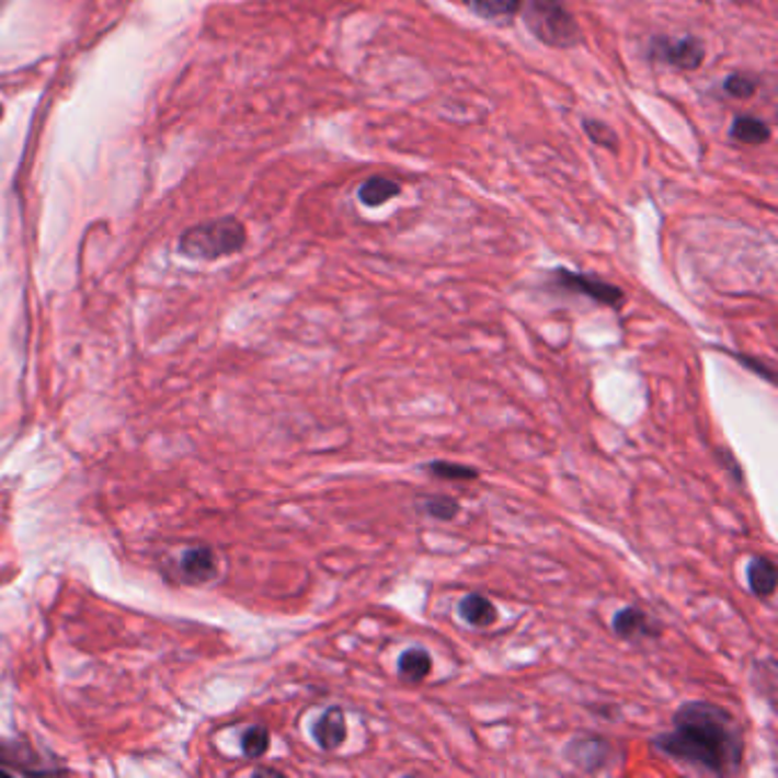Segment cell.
I'll return each instance as SVG.
<instances>
[{"label":"cell","mask_w":778,"mask_h":778,"mask_svg":"<svg viewBox=\"0 0 778 778\" xmlns=\"http://www.w3.org/2000/svg\"><path fill=\"white\" fill-rule=\"evenodd\" d=\"M651 60L664 62L680 71L699 69L706 60V46L697 37H655L649 46Z\"/></svg>","instance_id":"cell-6"},{"label":"cell","mask_w":778,"mask_h":778,"mask_svg":"<svg viewBox=\"0 0 778 778\" xmlns=\"http://www.w3.org/2000/svg\"><path fill=\"white\" fill-rule=\"evenodd\" d=\"M724 90L735 96V99H748V96H754L756 90H758V82L754 78H746L742 73H733L726 82H724Z\"/></svg>","instance_id":"cell-20"},{"label":"cell","mask_w":778,"mask_h":778,"mask_svg":"<svg viewBox=\"0 0 778 778\" xmlns=\"http://www.w3.org/2000/svg\"><path fill=\"white\" fill-rule=\"evenodd\" d=\"M582 126H585V133L590 135V140H592L594 145H598V147H603V149H607V151H617L619 140H617L615 130L609 128L607 124H603V122H598V119H585V124H582Z\"/></svg>","instance_id":"cell-19"},{"label":"cell","mask_w":778,"mask_h":778,"mask_svg":"<svg viewBox=\"0 0 778 778\" xmlns=\"http://www.w3.org/2000/svg\"><path fill=\"white\" fill-rule=\"evenodd\" d=\"M459 617L472 628H489L497 621V607L482 594H468L459 600Z\"/></svg>","instance_id":"cell-11"},{"label":"cell","mask_w":778,"mask_h":778,"mask_svg":"<svg viewBox=\"0 0 778 778\" xmlns=\"http://www.w3.org/2000/svg\"><path fill=\"white\" fill-rule=\"evenodd\" d=\"M552 284L562 290L590 297L596 304H603V307H609V309H621L623 301H626V293L619 286L607 284L594 274L571 272L567 267H558L552 272Z\"/></svg>","instance_id":"cell-5"},{"label":"cell","mask_w":778,"mask_h":778,"mask_svg":"<svg viewBox=\"0 0 778 778\" xmlns=\"http://www.w3.org/2000/svg\"><path fill=\"white\" fill-rule=\"evenodd\" d=\"M398 674L407 683H423L432 674V657L425 649L413 647L398 657Z\"/></svg>","instance_id":"cell-12"},{"label":"cell","mask_w":778,"mask_h":778,"mask_svg":"<svg viewBox=\"0 0 778 778\" xmlns=\"http://www.w3.org/2000/svg\"><path fill=\"white\" fill-rule=\"evenodd\" d=\"M419 507H421L423 514L432 516L434 520H455L459 516V512H461L457 500L450 497V495H443V493L423 497L421 503H419Z\"/></svg>","instance_id":"cell-16"},{"label":"cell","mask_w":778,"mask_h":778,"mask_svg":"<svg viewBox=\"0 0 778 778\" xmlns=\"http://www.w3.org/2000/svg\"><path fill=\"white\" fill-rule=\"evenodd\" d=\"M523 23L541 44L552 48H571L580 42L573 16L560 0H520Z\"/></svg>","instance_id":"cell-3"},{"label":"cell","mask_w":778,"mask_h":778,"mask_svg":"<svg viewBox=\"0 0 778 778\" xmlns=\"http://www.w3.org/2000/svg\"><path fill=\"white\" fill-rule=\"evenodd\" d=\"M613 630L617 637L628 639V642H637V639H651L660 637L662 626L649 617L644 609L639 607H621L613 619Z\"/></svg>","instance_id":"cell-7"},{"label":"cell","mask_w":778,"mask_h":778,"mask_svg":"<svg viewBox=\"0 0 778 778\" xmlns=\"http://www.w3.org/2000/svg\"><path fill=\"white\" fill-rule=\"evenodd\" d=\"M427 476L438 478V480H448V482H472L480 478V470L472 466H464V464H455V461H430L423 466Z\"/></svg>","instance_id":"cell-15"},{"label":"cell","mask_w":778,"mask_h":778,"mask_svg":"<svg viewBox=\"0 0 778 778\" xmlns=\"http://www.w3.org/2000/svg\"><path fill=\"white\" fill-rule=\"evenodd\" d=\"M244 240H247V231L242 227V221H238L236 217H221L187 229L181 236L179 249L181 254L190 259L215 261L240 252L244 247Z\"/></svg>","instance_id":"cell-2"},{"label":"cell","mask_w":778,"mask_h":778,"mask_svg":"<svg viewBox=\"0 0 778 778\" xmlns=\"http://www.w3.org/2000/svg\"><path fill=\"white\" fill-rule=\"evenodd\" d=\"M470 3L487 19H505L520 8V0H470Z\"/></svg>","instance_id":"cell-17"},{"label":"cell","mask_w":778,"mask_h":778,"mask_svg":"<svg viewBox=\"0 0 778 778\" xmlns=\"http://www.w3.org/2000/svg\"><path fill=\"white\" fill-rule=\"evenodd\" d=\"M398 194H400V185L396 181L386 176H373L358 187V202L368 208H377L388 199L398 197Z\"/></svg>","instance_id":"cell-14"},{"label":"cell","mask_w":778,"mask_h":778,"mask_svg":"<svg viewBox=\"0 0 778 778\" xmlns=\"http://www.w3.org/2000/svg\"><path fill=\"white\" fill-rule=\"evenodd\" d=\"M731 137L742 145L760 147L771 140V128L763 119L742 115V117H735V122L731 126Z\"/></svg>","instance_id":"cell-13"},{"label":"cell","mask_w":778,"mask_h":778,"mask_svg":"<svg viewBox=\"0 0 778 778\" xmlns=\"http://www.w3.org/2000/svg\"><path fill=\"white\" fill-rule=\"evenodd\" d=\"M651 746L676 765L712 776L737 774L744 760V737L735 717L708 701L683 703L672 731L653 737Z\"/></svg>","instance_id":"cell-1"},{"label":"cell","mask_w":778,"mask_h":778,"mask_svg":"<svg viewBox=\"0 0 778 778\" xmlns=\"http://www.w3.org/2000/svg\"><path fill=\"white\" fill-rule=\"evenodd\" d=\"M562 756L582 774H598L615 763V744L603 735L580 733L567 742Z\"/></svg>","instance_id":"cell-4"},{"label":"cell","mask_w":778,"mask_h":778,"mask_svg":"<svg viewBox=\"0 0 778 778\" xmlns=\"http://www.w3.org/2000/svg\"><path fill=\"white\" fill-rule=\"evenodd\" d=\"M270 748V731L265 726H254L242 735V752L247 758H261Z\"/></svg>","instance_id":"cell-18"},{"label":"cell","mask_w":778,"mask_h":778,"mask_svg":"<svg viewBox=\"0 0 778 778\" xmlns=\"http://www.w3.org/2000/svg\"><path fill=\"white\" fill-rule=\"evenodd\" d=\"M746 582H748V590H752L758 598L774 596L778 585V569L774 560L765 558V554H756V558L748 560Z\"/></svg>","instance_id":"cell-9"},{"label":"cell","mask_w":778,"mask_h":778,"mask_svg":"<svg viewBox=\"0 0 778 778\" xmlns=\"http://www.w3.org/2000/svg\"><path fill=\"white\" fill-rule=\"evenodd\" d=\"M731 354L737 358V364L746 366L748 370L756 373L758 377H763V379H765V381H769V384L774 381V370H771L769 366H765L760 358H756V356H746V354H740V352H731Z\"/></svg>","instance_id":"cell-21"},{"label":"cell","mask_w":778,"mask_h":778,"mask_svg":"<svg viewBox=\"0 0 778 778\" xmlns=\"http://www.w3.org/2000/svg\"><path fill=\"white\" fill-rule=\"evenodd\" d=\"M181 571L187 582H208L217 575V558L210 548H192L183 554L181 560Z\"/></svg>","instance_id":"cell-10"},{"label":"cell","mask_w":778,"mask_h":778,"mask_svg":"<svg viewBox=\"0 0 778 778\" xmlns=\"http://www.w3.org/2000/svg\"><path fill=\"white\" fill-rule=\"evenodd\" d=\"M313 737L324 752H336L347 740V719L339 706L327 708L313 724Z\"/></svg>","instance_id":"cell-8"}]
</instances>
